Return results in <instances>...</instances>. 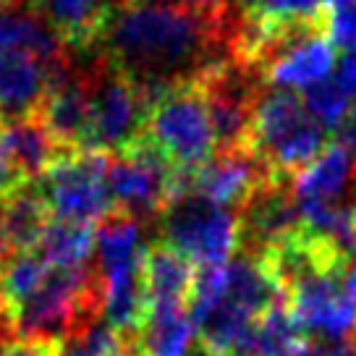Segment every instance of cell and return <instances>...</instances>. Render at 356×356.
I'll use <instances>...</instances> for the list:
<instances>
[{
    "instance_id": "obj_17",
    "label": "cell",
    "mask_w": 356,
    "mask_h": 356,
    "mask_svg": "<svg viewBox=\"0 0 356 356\" xmlns=\"http://www.w3.org/2000/svg\"><path fill=\"white\" fill-rule=\"evenodd\" d=\"M309 335L301 330L280 296L252 323L236 356H309Z\"/></svg>"
},
{
    "instance_id": "obj_1",
    "label": "cell",
    "mask_w": 356,
    "mask_h": 356,
    "mask_svg": "<svg viewBox=\"0 0 356 356\" xmlns=\"http://www.w3.org/2000/svg\"><path fill=\"white\" fill-rule=\"evenodd\" d=\"M228 16L212 19L173 6L121 3L97 47L152 105L165 89L194 81L231 58L234 24Z\"/></svg>"
},
{
    "instance_id": "obj_4",
    "label": "cell",
    "mask_w": 356,
    "mask_h": 356,
    "mask_svg": "<svg viewBox=\"0 0 356 356\" xmlns=\"http://www.w3.org/2000/svg\"><path fill=\"white\" fill-rule=\"evenodd\" d=\"M145 134L178 170H200L215 155V129L197 79L165 89L149 105Z\"/></svg>"
},
{
    "instance_id": "obj_23",
    "label": "cell",
    "mask_w": 356,
    "mask_h": 356,
    "mask_svg": "<svg viewBox=\"0 0 356 356\" xmlns=\"http://www.w3.org/2000/svg\"><path fill=\"white\" fill-rule=\"evenodd\" d=\"M280 296L283 293H280L275 278L254 257L241 254L236 257L231 265H225V293H222V299H228L234 307L246 312L252 320H257Z\"/></svg>"
},
{
    "instance_id": "obj_3",
    "label": "cell",
    "mask_w": 356,
    "mask_h": 356,
    "mask_svg": "<svg viewBox=\"0 0 356 356\" xmlns=\"http://www.w3.org/2000/svg\"><path fill=\"white\" fill-rule=\"evenodd\" d=\"M89 123L81 152L115 155L145 131L149 102L131 79L97 53L87 66Z\"/></svg>"
},
{
    "instance_id": "obj_27",
    "label": "cell",
    "mask_w": 356,
    "mask_h": 356,
    "mask_svg": "<svg viewBox=\"0 0 356 356\" xmlns=\"http://www.w3.org/2000/svg\"><path fill=\"white\" fill-rule=\"evenodd\" d=\"M301 102L325 129H335L346 118V113L351 111L348 92H346V87L341 84L338 76H327L323 81L307 87L304 95H301Z\"/></svg>"
},
{
    "instance_id": "obj_36",
    "label": "cell",
    "mask_w": 356,
    "mask_h": 356,
    "mask_svg": "<svg viewBox=\"0 0 356 356\" xmlns=\"http://www.w3.org/2000/svg\"><path fill=\"white\" fill-rule=\"evenodd\" d=\"M354 338H356V335H354Z\"/></svg>"
},
{
    "instance_id": "obj_24",
    "label": "cell",
    "mask_w": 356,
    "mask_h": 356,
    "mask_svg": "<svg viewBox=\"0 0 356 356\" xmlns=\"http://www.w3.org/2000/svg\"><path fill=\"white\" fill-rule=\"evenodd\" d=\"M252 317L234 307L228 299H220L212 307L197 327L200 338V354L202 356H236L238 346L244 341L246 330L252 327Z\"/></svg>"
},
{
    "instance_id": "obj_16",
    "label": "cell",
    "mask_w": 356,
    "mask_h": 356,
    "mask_svg": "<svg viewBox=\"0 0 356 356\" xmlns=\"http://www.w3.org/2000/svg\"><path fill=\"white\" fill-rule=\"evenodd\" d=\"M197 267L165 241L155 238L142 254V278L152 304H181L189 309Z\"/></svg>"
},
{
    "instance_id": "obj_14",
    "label": "cell",
    "mask_w": 356,
    "mask_h": 356,
    "mask_svg": "<svg viewBox=\"0 0 356 356\" xmlns=\"http://www.w3.org/2000/svg\"><path fill=\"white\" fill-rule=\"evenodd\" d=\"M145 254V252H142ZM102 314L105 323L123 338H136L149 314V293L142 278V257L131 267L102 275Z\"/></svg>"
},
{
    "instance_id": "obj_22",
    "label": "cell",
    "mask_w": 356,
    "mask_h": 356,
    "mask_svg": "<svg viewBox=\"0 0 356 356\" xmlns=\"http://www.w3.org/2000/svg\"><path fill=\"white\" fill-rule=\"evenodd\" d=\"M0 50H24L44 63L47 74L68 60L66 44L37 13L0 11Z\"/></svg>"
},
{
    "instance_id": "obj_25",
    "label": "cell",
    "mask_w": 356,
    "mask_h": 356,
    "mask_svg": "<svg viewBox=\"0 0 356 356\" xmlns=\"http://www.w3.org/2000/svg\"><path fill=\"white\" fill-rule=\"evenodd\" d=\"M95 246V228L87 222L53 218L37 244V254L47 267H79L87 265Z\"/></svg>"
},
{
    "instance_id": "obj_9",
    "label": "cell",
    "mask_w": 356,
    "mask_h": 356,
    "mask_svg": "<svg viewBox=\"0 0 356 356\" xmlns=\"http://www.w3.org/2000/svg\"><path fill=\"white\" fill-rule=\"evenodd\" d=\"M238 218V249L246 257H259L265 249L289 238L301 225V215L293 197V181L270 178L254 194H249L241 207H236Z\"/></svg>"
},
{
    "instance_id": "obj_12",
    "label": "cell",
    "mask_w": 356,
    "mask_h": 356,
    "mask_svg": "<svg viewBox=\"0 0 356 356\" xmlns=\"http://www.w3.org/2000/svg\"><path fill=\"white\" fill-rule=\"evenodd\" d=\"M53 220L50 204L37 181L16 184L0 194V267L13 257L37 249L47 222Z\"/></svg>"
},
{
    "instance_id": "obj_30",
    "label": "cell",
    "mask_w": 356,
    "mask_h": 356,
    "mask_svg": "<svg viewBox=\"0 0 356 356\" xmlns=\"http://www.w3.org/2000/svg\"><path fill=\"white\" fill-rule=\"evenodd\" d=\"M58 343L40 341H6L0 343V356H56Z\"/></svg>"
},
{
    "instance_id": "obj_15",
    "label": "cell",
    "mask_w": 356,
    "mask_h": 356,
    "mask_svg": "<svg viewBox=\"0 0 356 356\" xmlns=\"http://www.w3.org/2000/svg\"><path fill=\"white\" fill-rule=\"evenodd\" d=\"M44 89V63L24 50H0V121L37 113Z\"/></svg>"
},
{
    "instance_id": "obj_11",
    "label": "cell",
    "mask_w": 356,
    "mask_h": 356,
    "mask_svg": "<svg viewBox=\"0 0 356 356\" xmlns=\"http://www.w3.org/2000/svg\"><path fill=\"white\" fill-rule=\"evenodd\" d=\"M66 155L74 152L58 145L37 113L0 121V168L16 181H40Z\"/></svg>"
},
{
    "instance_id": "obj_18",
    "label": "cell",
    "mask_w": 356,
    "mask_h": 356,
    "mask_svg": "<svg viewBox=\"0 0 356 356\" xmlns=\"http://www.w3.org/2000/svg\"><path fill=\"white\" fill-rule=\"evenodd\" d=\"M348 186L356 189V163L343 147L335 142L325 147V152L309 168H304L293 178L296 207L307 204H335Z\"/></svg>"
},
{
    "instance_id": "obj_32",
    "label": "cell",
    "mask_w": 356,
    "mask_h": 356,
    "mask_svg": "<svg viewBox=\"0 0 356 356\" xmlns=\"http://www.w3.org/2000/svg\"><path fill=\"white\" fill-rule=\"evenodd\" d=\"M338 79H341V84H343L346 92H348V100L354 102V108H356V53H348V56L341 60Z\"/></svg>"
},
{
    "instance_id": "obj_8",
    "label": "cell",
    "mask_w": 356,
    "mask_h": 356,
    "mask_svg": "<svg viewBox=\"0 0 356 356\" xmlns=\"http://www.w3.org/2000/svg\"><path fill=\"white\" fill-rule=\"evenodd\" d=\"M286 307L304 333L317 341H346L356 335V299L346 291L343 275L307 270L283 289Z\"/></svg>"
},
{
    "instance_id": "obj_7",
    "label": "cell",
    "mask_w": 356,
    "mask_h": 356,
    "mask_svg": "<svg viewBox=\"0 0 356 356\" xmlns=\"http://www.w3.org/2000/svg\"><path fill=\"white\" fill-rule=\"evenodd\" d=\"M111 155L108 152H74L58 160L37 184L50 212L60 220L97 222L115 207L105 184Z\"/></svg>"
},
{
    "instance_id": "obj_29",
    "label": "cell",
    "mask_w": 356,
    "mask_h": 356,
    "mask_svg": "<svg viewBox=\"0 0 356 356\" xmlns=\"http://www.w3.org/2000/svg\"><path fill=\"white\" fill-rule=\"evenodd\" d=\"M123 3H149V6H173V8H186V11L202 13L220 19L231 13V0H123Z\"/></svg>"
},
{
    "instance_id": "obj_35",
    "label": "cell",
    "mask_w": 356,
    "mask_h": 356,
    "mask_svg": "<svg viewBox=\"0 0 356 356\" xmlns=\"http://www.w3.org/2000/svg\"><path fill=\"white\" fill-rule=\"evenodd\" d=\"M22 3H29V0H0V11H13V8H19Z\"/></svg>"
},
{
    "instance_id": "obj_10",
    "label": "cell",
    "mask_w": 356,
    "mask_h": 356,
    "mask_svg": "<svg viewBox=\"0 0 356 356\" xmlns=\"http://www.w3.org/2000/svg\"><path fill=\"white\" fill-rule=\"evenodd\" d=\"M275 178L257 157L252 147L218 149L194 173V194L204 197L218 207H241L249 194H254L265 181Z\"/></svg>"
},
{
    "instance_id": "obj_6",
    "label": "cell",
    "mask_w": 356,
    "mask_h": 356,
    "mask_svg": "<svg viewBox=\"0 0 356 356\" xmlns=\"http://www.w3.org/2000/svg\"><path fill=\"white\" fill-rule=\"evenodd\" d=\"M173 165L152 145L145 131L111 155L105 184L115 207L126 210L136 220H157L168 207V184Z\"/></svg>"
},
{
    "instance_id": "obj_21",
    "label": "cell",
    "mask_w": 356,
    "mask_h": 356,
    "mask_svg": "<svg viewBox=\"0 0 356 356\" xmlns=\"http://www.w3.org/2000/svg\"><path fill=\"white\" fill-rule=\"evenodd\" d=\"M139 236H142V222L121 207H113L105 218L97 220V231H95L97 257L92 265L100 278L139 262V257L145 252V246H139Z\"/></svg>"
},
{
    "instance_id": "obj_5",
    "label": "cell",
    "mask_w": 356,
    "mask_h": 356,
    "mask_svg": "<svg viewBox=\"0 0 356 356\" xmlns=\"http://www.w3.org/2000/svg\"><path fill=\"white\" fill-rule=\"evenodd\" d=\"M160 222V241L197 262L200 267L225 265L238 252V218L200 194H184L168 202Z\"/></svg>"
},
{
    "instance_id": "obj_33",
    "label": "cell",
    "mask_w": 356,
    "mask_h": 356,
    "mask_svg": "<svg viewBox=\"0 0 356 356\" xmlns=\"http://www.w3.org/2000/svg\"><path fill=\"white\" fill-rule=\"evenodd\" d=\"M343 286L356 299V254L348 259V265H346V270H343Z\"/></svg>"
},
{
    "instance_id": "obj_20",
    "label": "cell",
    "mask_w": 356,
    "mask_h": 356,
    "mask_svg": "<svg viewBox=\"0 0 356 356\" xmlns=\"http://www.w3.org/2000/svg\"><path fill=\"white\" fill-rule=\"evenodd\" d=\"M194 338L189 309L181 304H152L145 327L131 341L134 356H186Z\"/></svg>"
},
{
    "instance_id": "obj_34",
    "label": "cell",
    "mask_w": 356,
    "mask_h": 356,
    "mask_svg": "<svg viewBox=\"0 0 356 356\" xmlns=\"http://www.w3.org/2000/svg\"><path fill=\"white\" fill-rule=\"evenodd\" d=\"M11 341V333H8V320H6V304H3V293H0V343Z\"/></svg>"
},
{
    "instance_id": "obj_31",
    "label": "cell",
    "mask_w": 356,
    "mask_h": 356,
    "mask_svg": "<svg viewBox=\"0 0 356 356\" xmlns=\"http://www.w3.org/2000/svg\"><path fill=\"white\" fill-rule=\"evenodd\" d=\"M309 356H356V338H346V341H312Z\"/></svg>"
},
{
    "instance_id": "obj_19",
    "label": "cell",
    "mask_w": 356,
    "mask_h": 356,
    "mask_svg": "<svg viewBox=\"0 0 356 356\" xmlns=\"http://www.w3.org/2000/svg\"><path fill=\"white\" fill-rule=\"evenodd\" d=\"M335 68V47L327 37H314L307 42L291 47L278 60H273L267 68H262L259 81L270 89H293V87H312L317 81L330 76Z\"/></svg>"
},
{
    "instance_id": "obj_26",
    "label": "cell",
    "mask_w": 356,
    "mask_h": 356,
    "mask_svg": "<svg viewBox=\"0 0 356 356\" xmlns=\"http://www.w3.org/2000/svg\"><path fill=\"white\" fill-rule=\"evenodd\" d=\"M50 267L42 262V257L29 252V254L13 257L11 262L0 267V293L6 304V314L16 309L22 301H26L34 291L42 286L44 275Z\"/></svg>"
},
{
    "instance_id": "obj_28",
    "label": "cell",
    "mask_w": 356,
    "mask_h": 356,
    "mask_svg": "<svg viewBox=\"0 0 356 356\" xmlns=\"http://www.w3.org/2000/svg\"><path fill=\"white\" fill-rule=\"evenodd\" d=\"M327 37L333 47L356 53V0H330L327 3Z\"/></svg>"
},
{
    "instance_id": "obj_2",
    "label": "cell",
    "mask_w": 356,
    "mask_h": 356,
    "mask_svg": "<svg viewBox=\"0 0 356 356\" xmlns=\"http://www.w3.org/2000/svg\"><path fill=\"white\" fill-rule=\"evenodd\" d=\"M249 147L278 178L299 176L327 147V129L317 121L293 89L259 92L252 113Z\"/></svg>"
},
{
    "instance_id": "obj_13",
    "label": "cell",
    "mask_w": 356,
    "mask_h": 356,
    "mask_svg": "<svg viewBox=\"0 0 356 356\" xmlns=\"http://www.w3.org/2000/svg\"><path fill=\"white\" fill-rule=\"evenodd\" d=\"M121 3L123 0H29V8L58 34L66 50L92 53L97 50L102 32Z\"/></svg>"
}]
</instances>
